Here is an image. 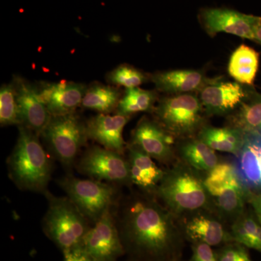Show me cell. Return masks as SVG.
<instances>
[{
	"mask_svg": "<svg viewBox=\"0 0 261 261\" xmlns=\"http://www.w3.org/2000/svg\"><path fill=\"white\" fill-rule=\"evenodd\" d=\"M158 90L170 95L198 93L213 79L201 70H176L159 72L150 75Z\"/></svg>",
	"mask_w": 261,
	"mask_h": 261,
	"instance_id": "obj_18",
	"label": "cell"
},
{
	"mask_svg": "<svg viewBox=\"0 0 261 261\" xmlns=\"http://www.w3.org/2000/svg\"><path fill=\"white\" fill-rule=\"evenodd\" d=\"M77 169L82 174L97 181L132 186L129 166L124 154L94 146L86 151Z\"/></svg>",
	"mask_w": 261,
	"mask_h": 261,
	"instance_id": "obj_8",
	"label": "cell"
},
{
	"mask_svg": "<svg viewBox=\"0 0 261 261\" xmlns=\"http://www.w3.org/2000/svg\"><path fill=\"white\" fill-rule=\"evenodd\" d=\"M64 261H93L81 247L65 252Z\"/></svg>",
	"mask_w": 261,
	"mask_h": 261,
	"instance_id": "obj_33",
	"label": "cell"
},
{
	"mask_svg": "<svg viewBox=\"0 0 261 261\" xmlns=\"http://www.w3.org/2000/svg\"><path fill=\"white\" fill-rule=\"evenodd\" d=\"M154 119L176 140L197 137L208 117L198 94L171 95L159 101Z\"/></svg>",
	"mask_w": 261,
	"mask_h": 261,
	"instance_id": "obj_5",
	"label": "cell"
},
{
	"mask_svg": "<svg viewBox=\"0 0 261 261\" xmlns=\"http://www.w3.org/2000/svg\"><path fill=\"white\" fill-rule=\"evenodd\" d=\"M178 159L205 176L219 164L216 151L198 137L178 141L176 145Z\"/></svg>",
	"mask_w": 261,
	"mask_h": 261,
	"instance_id": "obj_21",
	"label": "cell"
},
{
	"mask_svg": "<svg viewBox=\"0 0 261 261\" xmlns=\"http://www.w3.org/2000/svg\"><path fill=\"white\" fill-rule=\"evenodd\" d=\"M203 179L207 192L213 197L224 187L238 181L240 178L234 163L219 162L214 169L204 176Z\"/></svg>",
	"mask_w": 261,
	"mask_h": 261,
	"instance_id": "obj_28",
	"label": "cell"
},
{
	"mask_svg": "<svg viewBox=\"0 0 261 261\" xmlns=\"http://www.w3.org/2000/svg\"><path fill=\"white\" fill-rule=\"evenodd\" d=\"M10 178L20 190L44 194L51 179V163L38 135L20 125L16 145L8 157Z\"/></svg>",
	"mask_w": 261,
	"mask_h": 261,
	"instance_id": "obj_3",
	"label": "cell"
},
{
	"mask_svg": "<svg viewBox=\"0 0 261 261\" xmlns=\"http://www.w3.org/2000/svg\"><path fill=\"white\" fill-rule=\"evenodd\" d=\"M41 135L53 155L65 166L74 163L88 140L86 123L75 112L51 116Z\"/></svg>",
	"mask_w": 261,
	"mask_h": 261,
	"instance_id": "obj_7",
	"label": "cell"
},
{
	"mask_svg": "<svg viewBox=\"0 0 261 261\" xmlns=\"http://www.w3.org/2000/svg\"><path fill=\"white\" fill-rule=\"evenodd\" d=\"M248 202L251 204L255 217L261 224V192H250Z\"/></svg>",
	"mask_w": 261,
	"mask_h": 261,
	"instance_id": "obj_34",
	"label": "cell"
},
{
	"mask_svg": "<svg viewBox=\"0 0 261 261\" xmlns=\"http://www.w3.org/2000/svg\"><path fill=\"white\" fill-rule=\"evenodd\" d=\"M21 125L41 135L51 119L45 105L38 97L37 89L21 78L14 80Z\"/></svg>",
	"mask_w": 261,
	"mask_h": 261,
	"instance_id": "obj_16",
	"label": "cell"
},
{
	"mask_svg": "<svg viewBox=\"0 0 261 261\" xmlns=\"http://www.w3.org/2000/svg\"><path fill=\"white\" fill-rule=\"evenodd\" d=\"M191 261H219L210 245L207 244L193 243Z\"/></svg>",
	"mask_w": 261,
	"mask_h": 261,
	"instance_id": "obj_32",
	"label": "cell"
},
{
	"mask_svg": "<svg viewBox=\"0 0 261 261\" xmlns=\"http://www.w3.org/2000/svg\"><path fill=\"white\" fill-rule=\"evenodd\" d=\"M185 238L193 243H202L218 246L233 241L231 230L214 211H202L181 221Z\"/></svg>",
	"mask_w": 261,
	"mask_h": 261,
	"instance_id": "obj_13",
	"label": "cell"
},
{
	"mask_svg": "<svg viewBox=\"0 0 261 261\" xmlns=\"http://www.w3.org/2000/svg\"><path fill=\"white\" fill-rule=\"evenodd\" d=\"M113 207L91 226L81 244L93 261H118L125 255Z\"/></svg>",
	"mask_w": 261,
	"mask_h": 261,
	"instance_id": "obj_9",
	"label": "cell"
},
{
	"mask_svg": "<svg viewBox=\"0 0 261 261\" xmlns=\"http://www.w3.org/2000/svg\"><path fill=\"white\" fill-rule=\"evenodd\" d=\"M200 23L211 37L224 32L255 41L260 17L243 14L226 8H206L199 15Z\"/></svg>",
	"mask_w": 261,
	"mask_h": 261,
	"instance_id": "obj_12",
	"label": "cell"
},
{
	"mask_svg": "<svg viewBox=\"0 0 261 261\" xmlns=\"http://www.w3.org/2000/svg\"><path fill=\"white\" fill-rule=\"evenodd\" d=\"M254 42L258 43L261 45V18L257 25L256 31H255V41Z\"/></svg>",
	"mask_w": 261,
	"mask_h": 261,
	"instance_id": "obj_35",
	"label": "cell"
},
{
	"mask_svg": "<svg viewBox=\"0 0 261 261\" xmlns=\"http://www.w3.org/2000/svg\"><path fill=\"white\" fill-rule=\"evenodd\" d=\"M59 185L92 224L112 208L118 199L116 188L111 184L92 178L67 176L59 180Z\"/></svg>",
	"mask_w": 261,
	"mask_h": 261,
	"instance_id": "obj_6",
	"label": "cell"
},
{
	"mask_svg": "<svg viewBox=\"0 0 261 261\" xmlns=\"http://www.w3.org/2000/svg\"><path fill=\"white\" fill-rule=\"evenodd\" d=\"M197 137L214 150L228 152L237 157L243 148L246 135L231 127L218 128L206 125Z\"/></svg>",
	"mask_w": 261,
	"mask_h": 261,
	"instance_id": "obj_23",
	"label": "cell"
},
{
	"mask_svg": "<svg viewBox=\"0 0 261 261\" xmlns=\"http://www.w3.org/2000/svg\"><path fill=\"white\" fill-rule=\"evenodd\" d=\"M130 261H133V260H130Z\"/></svg>",
	"mask_w": 261,
	"mask_h": 261,
	"instance_id": "obj_36",
	"label": "cell"
},
{
	"mask_svg": "<svg viewBox=\"0 0 261 261\" xmlns=\"http://www.w3.org/2000/svg\"><path fill=\"white\" fill-rule=\"evenodd\" d=\"M258 53L255 49L242 44L231 55L228 72L237 82L252 87L258 69Z\"/></svg>",
	"mask_w": 261,
	"mask_h": 261,
	"instance_id": "obj_24",
	"label": "cell"
},
{
	"mask_svg": "<svg viewBox=\"0 0 261 261\" xmlns=\"http://www.w3.org/2000/svg\"><path fill=\"white\" fill-rule=\"evenodd\" d=\"M250 192L240 179L224 187L212 197L215 214L226 224H232L246 211Z\"/></svg>",
	"mask_w": 261,
	"mask_h": 261,
	"instance_id": "obj_20",
	"label": "cell"
},
{
	"mask_svg": "<svg viewBox=\"0 0 261 261\" xmlns=\"http://www.w3.org/2000/svg\"><path fill=\"white\" fill-rule=\"evenodd\" d=\"M176 140L155 120L143 117L132 132L130 143L168 168L178 160Z\"/></svg>",
	"mask_w": 261,
	"mask_h": 261,
	"instance_id": "obj_10",
	"label": "cell"
},
{
	"mask_svg": "<svg viewBox=\"0 0 261 261\" xmlns=\"http://www.w3.org/2000/svg\"><path fill=\"white\" fill-rule=\"evenodd\" d=\"M48 208L42 221L43 231L64 253L81 246L90 222L68 197L44 194Z\"/></svg>",
	"mask_w": 261,
	"mask_h": 261,
	"instance_id": "obj_4",
	"label": "cell"
},
{
	"mask_svg": "<svg viewBox=\"0 0 261 261\" xmlns=\"http://www.w3.org/2000/svg\"><path fill=\"white\" fill-rule=\"evenodd\" d=\"M203 178V175L178 159L165 169L164 176L152 195L181 221L202 211L214 212L213 199Z\"/></svg>",
	"mask_w": 261,
	"mask_h": 261,
	"instance_id": "obj_2",
	"label": "cell"
},
{
	"mask_svg": "<svg viewBox=\"0 0 261 261\" xmlns=\"http://www.w3.org/2000/svg\"><path fill=\"white\" fill-rule=\"evenodd\" d=\"M253 92L239 82L214 80L197 94L207 116H228L234 112Z\"/></svg>",
	"mask_w": 261,
	"mask_h": 261,
	"instance_id": "obj_11",
	"label": "cell"
},
{
	"mask_svg": "<svg viewBox=\"0 0 261 261\" xmlns=\"http://www.w3.org/2000/svg\"><path fill=\"white\" fill-rule=\"evenodd\" d=\"M130 118V116L119 113H99L86 123L87 137L105 148L124 154L127 146L123 130Z\"/></svg>",
	"mask_w": 261,
	"mask_h": 261,
	"instance_id": "obj_15",
	"label": "cell"
},
{
	"mask_svg": "<svg viewBox=\"0 0 261 261\" xmlns=\"http://www.w3.org/2000/svg\"><path fill=\"white\" fill-rule=\"evenodd\" d=\"M37 89L38 97L45 105L51 116L75 112L82 105L87 87L70 82L44 84Z\"/></svg>",
	"mask_w": 261,
	"mask_h": 261,
	"instance_id": "obj_14",
	"label": "cell"
},
{
	"mask_svg": "<svg viewBox=\"0 0 261 261\" xmlns=\"http://www.w3.org/2000/svg\"><path fill=\"white\" fill-rule=\"evenodd\" d=\"M113 211L130 260H176L185 238L183 224L155 196L130 191L118 199Z\"/></svg>",
	"mask_w": 261,
	"mask_h": 261,
	"instance_id": "obj_1",
	"label": "cell"
},
{
	"mask_svg": "<svg viewBox=\"0 0 261 261\" xmlns=\"http://www.w3.org/2000/svg\"><path fill=\"white\" fill-rule=\"evenodd\" d=\"M217 257L219 261H252L245 247L238 243L223 247Z\"/></svg>",
	"mask_w": 261,
	"mask_h": 261,
	"instance_id": "obj_31",
	"label": "cell"
},
{
	"mask_svg": "<svg viewBox=\"0 0 261 261\" xmlns=\"http://www.w3.org/2000/svg\"><path fill=\"white\" fill-rule=\"evenodd\" d=\"M121 99L118 89L103 84H95L87 87L82 106L99 113H110L117 110Z\"/></svg>",
	"mask_w": 261,
	"mask_h": 261,
	"instance_id": "obj_25",
	"label": "cell"
},
{
	"mask_svg": "<svg viewBox=\"0 0 261 261\" xmlns=\"http://www.w3.org/2000/svg\"><path fill=\"white\" fill-rule=\"evenodd\" d=\"M226 126L241 130L246 136L261 137V94L254 91L231 114Z\"/></svg>",
	"mask_w": 261,
	"mask_h": 261,
	"instance_id": "obj_22",
	"label": "cell"
},
{
	"mask_svg": "<svg viewBox=\"0 0 261 261\" xmlns=\"http://www.w3.org/2000/svg\"><path fill=\"white\" fill-rule=\"evenodd\" d=\"M233 163L244 186L252 192H261V137L246 136Z\"/></svg>",
	"mask_w": 261,
	"mask_h": 261,
	"instance_id": "obj_19",
	"label": "cell"
},
{
	"mask_svg": "<svg viewBox=\"0 0 261 261\" xmlns=\"http://www.w3.org/2000/svg\"><path fill=\"white\" fill-rule=\"evenodd\" d=\"M158 94L154 91L145 90L135 87L126 89L125 94L120 99L117 113L132 116L140 112H153L158 100Z\"/></svg>",
	"mask_w": 261,
	"mask_h": 261,
	"instance_id": "obj_27",
	"label": "cell"
},
{
	"mask_svg": "<svg viewBox=\"0 0 261 261\" xmlns=\"http://www.w3.org/2000/svg\"><path fill=\"white\" fill-rule=\"evenodd\" d=\"M107 80L114 85L124 87L126 89L139 87L150 80V75L128 65L117 67L107 75Z\"/></svg>",
	"mask_w": 261,
	"mask_h": 261,
	"instance_id": "obj_30",
	"label": "cell"
},
{
	"mask_svg": "<svg viewBox=\"0 0 261 261\" xmlns=\"http://www.w3.org/2000/svg\"><path fill=\"white\" fill-rule=\"evenodd\" d=\"M0 123L2 126L21 125L13 84H5L0 89Z\"/></svg>",
	"mask_w": 261,
	"mask_h": 261,
	"instance_id": "obj_29",
	"label": "cell"
},
{
	"mask_svg": "<svg viewBox=\"0 0 261 261\" xmlns=\"http://www.w3.org/2000/svg\"><path fill=\"white\" fill-rule=\"evenodd\" d=\"M230 227L235 243L261 252V224L256 217L246 211Z\"/></svg>",
	"mask_w": 261,
	"mask_h": 261,
	"instance_id": "obj_26",
	"label": "cell"
},
{
	"mask_svg": "<svg viewBox=\"0 0 261 261\" xmlns=\"http://www.w3.org/2000/svg\"><path fill=\"white\" fill-rule=\"evenodd\" d=\"M126 150L132 186L135 185L141 191L153 194L164 176L165 170L159 168L152 158L137 146L129 143Z\"/></svg>",
	"mask_w": 261,
	"mask_h": 261,
	"instance_id": "obj_17",
	"label": "cell"
}]
</instances>
